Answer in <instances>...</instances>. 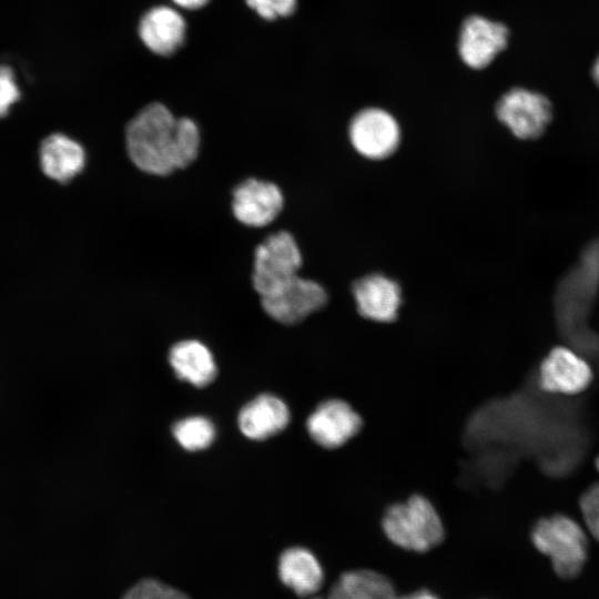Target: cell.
Segmentation results:
<instances>
[{
  "instance_id": "obj_1",
  "label": "cell",
  "mask_w": 599,
  "mask_h": 599,
  "mask_svg": "<svg viewBox=\"0 0 599 599\" xmlns=\"http://www.w3.org/2000/svg\"><path fill=\"white\" fill-rule=\"evenodd\" d=\"M125 141L138 169L163 176L195 161L201 135L192 119H177L165 105L151 103L128 123Z\"/></svg>"
},
{
  "instance_id": "obj_2",
  "label": "cell",
  "mask_w": 599,
  "mask_h": 599,
  "mask_svg": "<svg viewBox=\"0 0 599 599\" xmlns=\"http://www.w3.org/2000/svg\"><path fill=\"white\" fill-rule=\"evenodd\" d=\"M382 528L394 545L416 552L436 547L445 535L437 510L420 495L390 506L383 516Z\"/></svg>"
},
{
  "instance_id": "obj_3",
  "label": "cell",
  "mask_w": 599,
  "mask_h": 599,
  "mask_svg": "<svg viewBox=\"0 0 599 599\" xmlns=\"http://www.w3.org/2000/svg\"><path fill=\"white\" fill-rule=\"evenodd\" d=\"M534 546L551 559L562 578L576 577L587 559V535L572 518L557 514L539 519L532 528Z\"/></svg>"
},
{
  "instance_id": "obj_4",
  "label": "cell",
  "mask_w": 599,
  "mask_h": 599,
  "mask_svg": "<svg viewBox=\"0 0 599 599\" xmlns=\"http://www.w3.org/2000/svg\"><path fill=\"white\" fill-rule=\"evenodd\" d=\"M302 254L294 236L287 231L268 235L255 248L252 285L260 296L275 290L297 275Z\"/></svg>"
},
{
  "instance_id": "obj_5",
  "label": "cell",
  "mask_w": 599,
  "mask_h": 599,
  "mask_svg": "<svg viewBox=\"0 0 599 599\" xmlns=\"http://www.w3.org/2000/svg\"><path fill=\"white\" fill-rule=\"evenodd\" d=\"M496 116L520 140L539 138L552 119V105L540 92L512 88L496 104Z\"/></svg>"
},
{
  "instance_id": "obj_6",
  "label": "cell",
  "mask_w": 599,
  "mask_h": 599,
  "mask_svg": "<svg viewBox=\"0 0 599 599\" xmlns=\"http://www.w3.org/2000/svg\"><path fill=\"white\" fill-rule=\"evenodd\" d=\"M510 31L500 21L481 14L464 19L457 37V54L471 70L488 68L509 44Z\"/></svg>"
},
{
  "instance_id": "obj_7",
  "label": "cell",
  "mask_w": 599,
  "mask_h": 599,
  "mask_svg": "<svg viewBox=\"0 0 599 599\" xmlns=\"http://www.w3.org/2000/svg\"><path fill=\"white\" fill-rule=\"evenodd\" d=\"M265 313L282 324H296L327 303V293L317 282L298 274L260 296Z\"/></svg>"
},
{
  "instance_id": "obj_8",
  "label": "cell",
  "mask_w": 599,
  "mask_h": 599,
  "mask_svg": "<svg viewBox=\"0 0 599 599\" xmlns=\"http://www.w3.org/2000/svg\"><path fill=\"white\" fill-rule=\"evenodd\" d=\"M348 135L354 149L370 160L392 155L400 142V128L388 111L369 106L359 110L351 120Z\"/></svg>"
},
{
  "instance_id": "obj_9",
  "label": "cell",
  "mask_w": 599,
  "mask_h": 599,
  "mask_svg": "<svg viewBox=\"0 0 599 599\" xmlns=\"http://www.w3.org/2000/svg\"><path fill=\"white\" fill-rule=\"evenodd\" d=\"M593 382V370L585 357L568 346H556L542 358L538 385L549 394L576 396Z\"/></svg>"
},
{
  "instance_id": "obj_10",
  "label": "cell",
  "mask_w": 599,
  "mask_h": 599,
  "mask_svg": "<svg viewBox=\"0 0 599 599\" xmlns=\"http://www.w3.org/2000/svg\"><path fill=\"white\" fill-rule=\"evenodd\" d=\"M284 206L281 189L272 182L247 179L233 190L232 211L235 219L253 227L273 222Z\"/></svg>"
},
{
  "instance_id": "obj_11",
  "label": "cell",
  "mask_w": 599,
  "mask_h": 599,
  "mask_svg": "<svg viewBox=\"0 0 599 599\" xmlns=\"http://www.w3.org/2000/svg\"><path fill=\"white\" fill-rule=\"evenodd\" d=\"M362 425L358 413L342 399H328L321 403L306 422L311 438L328 449L346 444L359 432Z\"/></svg>"
},
{
  "instance_id": "obj_12",
  "label": "cell",
  "mask_w": 599,
  "mask_h": 599,
  "mask_svg": "<svg viewBox=\"0 0 599 599\" xmlns=\"http://www.w3.org/2000/svg\"><path fill=\"white\" fill-rule=\"evenodd\" d=\"M352 293L357 311L364 318L378 323L396 319L402 292L394 280L383 274H369L354 282Z\"/></svg>"
},
{
  "instance_id": "obj_13",
  "label": "cell",
  "mask_w": 599,
  "mask_h": 599,
  "mask_svg": "<svg viewBox=\"0 0 599 599\" xmlns=\"http://www.w3.org/2000/svg\"><path fill=\"white\" fill-rule=\"evenodd\" d=\"M138 31L141 41L151 52L170 55L183 44L186 23L176 9L158 6L143 14Z\"/></svg>"
},
{
  "instance_id": "obj_14",
  "label": "cell",
  "mask_w": 599,
  "mask_h": 599,
  "mask_svg": "<svg viewBox=\"0 0 599 599\" xmlns=\"http://www.w3.org/2000/svg\"><path fill=\"white\" fill-rule=\"evenodd\" d=\"M290 422L287 405L278 397L262 394L248 402L238 414V427L244 436L262 440L282 432Z\"/></svg>"
},
{
  "instance_id": "obj_15",
  "label": "cell",
  "mask_w": 599,
  "mask_h": 599,
  "mask_svg": "<svg viewBox=\"0 0 599 599\" xmlns=\"http://www.w3.org/2000/svg\"><path fill=\"white\" fill-rule=\"evenodd\" d=\"M40 165L49 177L65 183L85 165V151L80 143L62 133L47 136L39 149Z\"/></svg>"
},
{
  "instance_id": "obj_16",
  "label": "cell",
  "mask_w": 599,
  "mask_h": 599,
  "mask_svg": "<svg viewBox=\"0 0 599 599\" xmlns=\"http://www.w3.org/2000/svg\"><path fill=\"white\" fill-rule=\"evenodd\" d=\"M278 575L286 587L302 597L317 592L324 580V572L317 558L301 547L290 548L282 554Z\"/></svg>"
},
{
  "instance_id": "obj_17",
  "label": "cell",
  "mask_w": 599,
  "mask_h": 599,
  "mask_svg": "<svg viewBox=\"0 0 599 599\" xmlns=\"http://www.w3.org/2000/svg\"><path fill=\"white\" fill-rule=\"evenodd\" d=\"M169 359L175 375L196 387L206 386L216 375L213 354L196 339H186L173 345Z\"/></svg>"
},
{
  "instance_id": "obj_18",
  "label": "cell",
  "mask_w": 599,
  "mask_h": 599,
  "mask_svg": "<svg viewBox=\"0 0 599 599\" xmlns=\"http://www.w3.org/2000/svg\"><path fill=\"white\" fill-rule=\"evenodd\" d=\"M338 580L352 599H398L390 580L369 569L347 571Z\"/></svg>"
},
{
  "instance_id": "obj_19",
  "label": "cell",
  "mask_w": 599,
  "mask_h": 599,
  "mask_svg": "<svg viewBox=\"0 0 599 599\" xmlns=\"http://www.w3.org/2000/svg\"><path fill=\"white\" fill-rule=\"evenodd\" d=\"M173 436L186 450H202L209 447L215 437V427L203 416H191L179 420L173 426Z\"/></svg>"
},
{
  "instance_id": "obj_20",
  "label": "cell",
  "mask_w": 599,
  "mask_h": 599,
  "mask_svg": "<svg viewBox=\"0 0 599 599\" xmlns=\"http://www.w3.org/2000/svg\"><path fill=\"white\" fill-rule=\"evenodd\" d=\"M123 599H189V597L160 581L148 579L133 586Z\"/></svg>"
},
{
  "instance_id": "obj_21",
  "label": "cell",
  "mask_w": 599,
  "mask_h": 599,
  "mask_svg": "<svg viewBox=\"0 0 599 599\" xmlns=\"http://www.w3.org/2000/svg\"><path fill=\"white\" fill-rule=\"evenodd\" d=\"M579 509L587 530L599 541V481L590 485L580 495Z\"/></svg>"
},
{
  "instance_id": "obj_22",
  "label": "cell",
  "mask_w": 599,
  "mask_h": 599,
  "mask_svg": "<svg viewBox=\"0 0 599 599\" xmlns=\"http://www.w3.org/2000/svg\"><path fill=\"white\" fill-rule=\"evenodd\" d=\"M21 97L13 70L0 64V118L6 116L13 103Z\"/></svg>"
},
{
  "instance_id": "obj_23",
  "label": "cell",
  "mask_w": 599,
  "mask_h": 599,
  "mask_svg": "<svg viewBox=\"0 0 599 599\" xmlns=\"http://www.w3.org/2000/svg\"><path fill=\"white\" fill-rule=\"evenodd\" d=\"M245 2L263 19L275 20L292 14L297 0H245Z\"/></svg>"
},
{
  "instance_id": "obj_24",
  "label": "cell",
  "mask_w": 599,
  "mask_h": 599,
  "mask_svg": "<svg viewBox=\"0 0 599 599\" xmlns=\"http://www.w3.org/2000/svg\"><path fill=\"white\" fill-rule=\"evenodd\" d=\"M210 0H172V2L182 9L196 10L204 7Z\"/></svg>"
},
{
  "instance_id": "obj_25",
  "label": "cell",
  "mask_w": 599,
  "mask_h": 599,
  "mask_svg": "<svg viewBox=\"0 0 599 599\" xmlns=\"http://www.w3.org/2000/svg\"><path fill=\"white\" fill-rule=\"evenodd\" d=\"M398 599H439V598L428 590H419Z\"/></svg>"
},
{
  "instance_id": "obj_26",
  "label": "cell",
  "mask_w": 599,
  "mask_h": 599,
  "mask_svg": "<svg viewBox=\"0 0 599 599\" xmlns=\"http://www.w3.org/2000/svg\"><path fill=\"white\" fill-rule=\"evenodd\" d=\"M591 77L596 85L599 88V54L593 61V64L591 68Z\"/></svg>"
},
{
  "instance_id": "obj_27",
  "label": "cell",
  "mask_w": 599,
  "mask_h": 599,
  "mask_svg": "<svg viewBox=\"0 0 599 599\" xmlns=\"http://www.w3.org/2000/svg\"><path fill=\"white\" fill-rule=\"evenodd\" d=\"M595 467L599 473V455L595 458Z\"/></svg>"
},
{
  "instance_id": "obj_28",
  "label": "cell",
  "mask_w": 599,
  "mask_h": 599,
  "mask_svg": "<svg viewBox=\"0 0 599 599\" xmlns=\"http://www.w3.org/2000/svg\"><path fill=\"white\" fill-rule=\"evenodd\" d=\"M315 599H318V598H315Z\"/></svg>"
}]
</instances>
